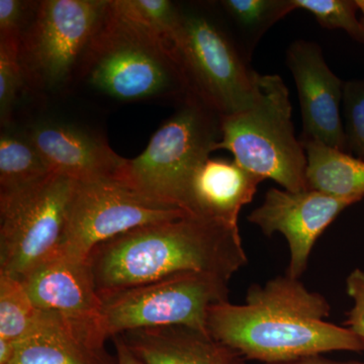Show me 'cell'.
<instances>
[{"label":"cell","instance_id":"obj_8","mask_svg":"<svg viewBox=\"0 0 364 364\" xmlns=\"http://www.w3.org/2000/svg\"><path fill=\"white\" fill-rule=\"evenodd\" d=\"M229 282L205 273L173 275L102 299L107 338L144 328L178 326L208 335V310L228 301Z\"/></svg>","mask_w":364,"mask_h":364},{"label":"cell","instance_id":"obj_28","mask_svg":"<svg viewBox=\"0 0 364 364\" xmlns=\"http://www.w3.org/2000/svg\"><path fill=\"white\" fill-rule=\"evenodd\" d=\"M114 347L117 352V364H144L127 346L119 336H114Z\"/></svg>","mask_w":364,"mask_h":364},{"label":"cell","instance_id":"obj_15","mask_svg":"<svg viewBox=\"0 0 364 364\" xmlns=\"http://www.w3.org/2000/svg\"><path fill=\"white\" fill-rule=\"evenodd\" d=\"M21 282L41 311L68 317H102V299L95 289L87 259L59 250Z\"/></svg>","mask_w":364,"mask_h":364},{"label":"cell","instance_id":"obj_11","mask_svg":"<svg viewBox=\"0 0 364 364\" xmlns=\"http://www.w3.org/2000/svg\"><path fill=\"white\" fill-rule=\"evenodd\" d=\"M353 203L313 189L289 191L272 188L247 220L268 237L277 233L284 237L289 250L286 274L299 279L306 272L316 242Z\"/></svg>","mask_w":364,"mask_h":364},{"label":"cell","instance_id":"obj_19","mask_svg":"<svg viewBox=\"0 0 364 364\" xmlns=\"http://www.w3.org/2000/svg\"><path fill=\"white\" fill-rule=\"evenodd\" d=\"M220 6L233 26L234 37L250 59L265 33L296 9L293 0H223Z\"/></svg>","mask_w":364,"mask_h":364},{"label":"cell","instance_id":"obj_4","mask_svg":"<svg viewBox=\"0 0 364 364\" xmlns=\"http://www.w3.org/2000/svg\"><path fill=\"white\" fill-rule=\"evenodd\" d=\"M85 53L88 81L109 97H191L169 41L119 18L109 4Z\"/></svg>","mask_w":364,"mask_h":364},{"label":"cell","instance_id":"obj_18","mask_svg":"<svg viewBox=\"0 0 364 364\" xmlns=\"http://www.w3.org/2000/svg\"><path fill=\"white\" fill-rule=\"evenodd\" d=\"M306 150L309 189L358 203L364 198V160L317 141H301Z\"/></svg>","mask_w":364,"mask_h":364},{"label":"cell","instance_id":"obj_1","mask_svg":"<svg viewBox=\"0 0 364 364\" xmlns=\"http://www.w3.org/2000/svg\"><path fill=\"white\" fill-rule=\"evenodd\" d=\"M331 306L299 279L279 275L249 287L241 305L222 301L208 313V336L238 356L291 363L332 351H364V340L327 321Z\"/></svg>","mask_w":364,"mask_h":364},{"label":"cell","instance_id":"obj_3","mask_svg":"<svg viewBox=\"0 0 364 364\" xmlns=\"http://www.w3.org/2000/svg\"><path fill=\"white\" fill-rule=\"evenodd\" d=\"M293 107L286 83L277 74L260 75L259 95L244 111L220 117L221 140L215 151L289 191L308 189L305 148L294 135Z\"/></svg>","mask_w":364,"mask_h":364},{"label":"cell","instance_id":"obj_7","mask_svg":"<svg viewBox=\"0 0 364 364\" xmlns=\"http://www.w3.org/2000/svg\"><path fill=\"white\" fill-rule=\"evenodd\" d=\"M76 184L51 174L28 188L0 193V274L21 280L58 252Z\"/></svg>","mask_w":364,"mask_h":364},{"label":"cell","instance_id":"obj_21","mask_svg":"<svg viewBox=\"0 0 364 364\" xmlns=\"http://www.w3.org/2000/svg\"><path fill=\"white\" fill-rule=\"evenodd\" d=\"M39 313L20 279L0 274V338L14 342L23 338Z\"/></svg>","mask_w":364,"mask_h":364},{"label":"cell","instance_id":"obj_6","mask_svg":"<svg viewBox=\"0 0 364 364\" xmlns=\"http://www.w3.org/2000/svg\"><path fill=\"white\" fill-rule=\"evenodd\" d=\"M220 140V117L189 97L155 132L142 154L126 159L116 179L188 213L193 176Z\"/></svg>","mask_w":364,"mask_h":364},{"label":"cell","instance_id":"obj_31","mask_svg":"<svg viewBox=\"0 0 364 364\" xmlns=\"http://www.w3.org/2000/svg\"><path fill=\"white\" fill-rule=\"evenodd\" d=\"M279 364H364V363H340V361L330 360V359L323 358L321 356H314V358L299 359V360L291 361V363Z\"/></svg>","mask_w":364,"mask_h":364},{"label":"cell","instance_id":"obj_12","mask_svg":"<svg viewBox=\"0 0 364 364\" xmlns=\"http://www.w3.org/2000/svg\"><path fill=\"white\" fill-rule=\"evenodd\" d=\"M286 62L298 90L301 141H317L347 153L341 116L344 82L326 63L322 48L311 41H294Z\"/></svg>","mask_w":364,"mask_h":364},{"label":"cell","instance_id":"obj_5","mask_svg":"<svg viewBox=\"0 0 364 364\" xmlns=\"http://www.w3.org/2000/svg\"><path fill=\"white\" fill-rule=\"evenodd\" d=\"M189 97L219 117L244 111L259 95L261 74L232 31L207 11H182L170 37Z\"/></svg>","mask_w":364,"mask_h":364},{"label":"cell","instance_id":"obj_26","mask_svg":"<svg viewBox=\"0 0 364 364\" xmlns=\"http://www.w3.org/2000/svg\"><path fill=\"white\" fill-rule=\"evenodd\" d=\"M346 293L353 306L347 314L345 327L364 340V270L356 268L347 277Z\"/></svg>","mask_w":364,"mask_h":364},{"label":"cell","instance_id":"obj_22","mask_svg":"<svg viewBox=\"0 0 364 364\" xmlns=\"http://www.w3.org/2000/svg\"><path fill=\"white\" fill-rule=\"evenodd\" d=\"M109 9L123 20L168 40L181 20V9L168 0H114Z\"/></svg>","mask_w":364,"mask_h":364},{"label":"cell","instance_id":"obj_27","mask_svg":"<svg viewBox=\"0 0 364 364\" xmlns=\"http://www.w3.org/2000/svg\"><path fill=\"white\" fill-rule=\"evenodd\" d=\"M32 2L0 0V38H21Z\"/></svg>","mask_w":364,"mask_h":364},{"label":"cell","instance_id":"obj_13","mask_svg":"<svg viewBox=\"0 0 364 364\" xmlns=\"http://www.w3.org/2000/svg\"><path fill=\"white\" fill-rule=\"evenodd\" d=\"M100 318L68 317L41 311L32 329L16 342L9 364H117L105 348Z\"/></svg>","mask_w":364,"mask_h":364},{"label":"cell","instance_id":"obj_10","mask_svg":"<svg viewBox=\"0 0 364 364\" xmlns=\"http://www.w3.org/2000/svg\"><path fill=\"white\" fill-rule=\"evenodd\" d=\"M109 1L46 0L21 40L23 71L47 87L62 85L104 21Z\"/></svg>","mask_w":364,"mask_h":364},{"label":"cell","instance_id":"obj_14","mask_svg":"<svg viewBox=\"0 0 364 364\" xmlns=\"http://www.w3.org/2000/svg\"><path fill=\"white\" fill-rule=\"evenodd\" d=\"M25 132L53 174L75 181L117 178L126 162L100 136L73 124L42 121Z\"/></svg>","mask_w":364,"mask_h":364},{"label":"cell","instance_id":"obj_2","mask_svg":"<svg viewBox=\"0 0 364 364\" xmlns=\"http://www.w3.org/2000/svg\"><path fill=\"white\" fill-rule=\"evenodd\" d=\"M87 261L104 299L182 273H205L230 282L248 258L239 228L186 215L102 242Z\"/></svg>","mask_w":364,"mask_h":364},{"label":"cell","instance_id":"obj_32","mask_svg":"<svg viewBox=\"0 0 364 364\" xmlns=\"http://www.w3.org/2000/svg\"><path fill=\"white\" fill-rule=\"evenodd\" d=\"M358 4L359 11L363 14V18H360L361 23L364 26V0H355Z\"/></svg>","mask_w":364,"mask_h":364},{"label":"cell","instance_id":"obj_16","mask_svg":"<svg viewBox=\"0 0 364 364\" xmlns=\"http://www.w3.org/2000/svg\"><path fill=\"white\" fill-rule=\"evenodd\" d=\"M263 181L234 160L208 158L191 181L188 213L239 228L242 208L252 202Z\"/></svg>","mask_w":364,"mask_h":364},{"label":"cell","instance_id":"obj_29","mask_svg":"<svg viewBox=\"0 0 364 364\" xmlns=\"http://www.w3.org/2000/svg\"><path fill=\"white\" fill-rule=\"evenodd\" d=\"M16 342L0 338V364H9L14 355Z\"/></svg>","mask_w":364,"mask_h":364},{"label":"cell","instance_id":"obj_30","mask_svg":"<svg viewBox=\"0 0 364 364\" xmlns=\"http://www.w3.org/2000/svg\"><path fill=\"white\" fill-rule=\"evenodd\" d=\"M240 356L230 351L229 349L219 345L217 356H215V364H243L241 363Z\"/></svg>","mask_w":364,"mask_h":364},{"label":"cell","instance_id":"obj_17","mask_svg":"<svg viewBox=\"0 0 364 364\" xmlns=\"http://www.w3.org/2000/svg\"><path fill=\"white\" fill-rule=\"evenodd\" d=\"M144 364H215L219 344L186 327L144 328L117 335Z\"/></svg>","mask_w":364,"mask_h":364},{"label":"cell","instance_id":"obj_24","mask_svg":"<svg viewBox=\"0 0 364 364\" xmlns=\"http://www.w3.org/2000/svg\"><path fill=\"white\" fill-rule=\"evenodd\" d=\"M21 38H0V117L2 127L9 121L23 80Z\"/></svg>","mask_w":364,"mask_h":364},{"label":"cell","instance_id":"obj_20","mask_svg":"<svg viewBox=\"0 0 364 364\" xmlns=\"http://www.w3.org/2000/svg\"><path fill=\"white\" fill-rule=\"evenodd\" d=\"M52 172L26 132L6 127L0 135V193L39 183Z\"/></svg>","mask_w":364,"mask_h":364},{"label":"cell","instance_id":"obj_9","mask_svg":"<svg viewBox=\"0 0 364 364\" xmlns=\"http://www.w3.org/2000/svg\"><path fill=\"white\" fill-rule=\"evenodd\" d=\"M186 215V210L143 195L116 178L77 181L60 250L87 259L102 242Z\"/></svg>","mask_w":364,"mask_h":364},{"label":"cell","instance_id":"obj_23","mask_svg":"<svg viewBox=\"0 0 364 364\" xmlns=\"http://www.w3.org/2000/svg\"><path fill=\"white\" fill-rule=\"evenodd\" d=\"M296 9L314 16L323 28L343 30L352 39L364 45V26L356 14L355 0H293Z\"/></svg>","mask_w":364,"mask_h":364},{"label":"cell","instance_id":"obj_25","mask_svg":"<svg viewBox=\"0 0 364 364\" xmlns=\"http://www.w3.org/2000/svg\"><path fill=\"white\" fill-rule=\"evenodd\" d=\"M342 112L347 153L364 160V78L344 83Z\"/></svg>","mask_w":364,"mask_h":364}]
</instances>
